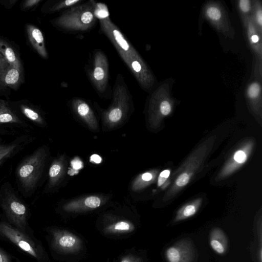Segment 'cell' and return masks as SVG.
<instances>
[{
	"label": "cell",
	"instance_id": "15",
	"mask_svg": "<svg viewBox=\"0 0 262 262\" xmlns=\"http://www.w3.org/2000/svg\"><path fill=\"white\" fill-rule=\"evenodd\" d=\"M102 204L101 199L96 196H89L64 204L62 210L66 213L77 214L83 213L99 208Z\"/></svg>",
	"mask_w": 262,
	"mask_h": 262
},
{
	"label": "cell",
	"instance_id": "31",
	"mask_svg": "<svg viewBox=\"0 0 262 262\" xmlns=\"http://www.w3.org/2000/svg\"><path fill=\"white\" fill-rule=\"evenodd\" d=\"M41 2V0H27L23 1L21 8L23 10H28L33 8L35 6L38 5L39 3Z\"/></svg>",
	"mask_w": 262,
	"mask_h": 262
},
{
	"label": "cell",
	"instance_id": "11",
	"mask_svg": "<svg viewBox=\"0 0 262 262\" xmlns=\"http://www.w3.org/2000/svg\"><path fill=\"white\" fill-rule=\"evenodd\" d=\"M173 104L169 85L167 83H163L150 95L147 109L149 119L156 120L169 115L172 111Z\"/></svg>",
	"mask_w": 262,
	"mask_h": 262
},
{
	"label": "cell",
	"instance_id": "1",
	"mask_svg": "<svg viewBox=\"0 0 262 262\" xmlns=\"http://www.w3.org/2000/svg\"><path fill=\"white\" fill-rule=\"evenodd\" d=\"M98 19L101 32L112 43L141 88L150 92L155 84V78L146 62L112 21L108 13L98 17Z\"/></svg>",
	"mask_w": 262,
	"mask_h": 262
},
{
	"label": "cell",
	"instance_id": "30",
	"mask_svg": "<svg viewBox=\"0 0 262 262\" xmlns=\"http://www.w3.org/2000/svg\"><path fill=\"white\" fill-rule=\"evenodd\" d=\"M190 176L187 173H183L180 175L176 181V185L178 187L186 186L189 182Z\"/></svg>",
	"mask_w": 262,
	"mask_h": 262
},
{
	"label": "cell",
	"instance_id": "22",
	"mask_svg": "<svg viewBox=\"0 0 262 262\" xmlns=\"http://www.w3.org/2000/svg\"><path fill=\"white\" fill-rule=\"evenodd\" d=\"M114 262H145V260L143 253L140 251L130 249L119 255Z\"/></svg>",
	"mask_w": 262,
	"mask_h": 262
},
{
	"label": "cell",
	"instance_id": "5",
	"mask_svg": "<svg viewBox=\"0 0 262 262\" xmlns=\"http://www.w3.org/2000/svg\"><path fill=\"white\" fill-rule=\"evenodd\" d=\"M23 81V68L18 54L0 38V84L16 90Z\"/></svg>",
	"mask_w": 262,
	"mask_h": 262
},
{
	"label": "cell",
	"instance_id": "21",
	"mask_svg": "<svg viewBox=\"0 0 262 262\" xmlns=\"http://www.w3.org/2000/svg\"><path fill=\"white\" fill-rule=\"evenodd\" d=\"M19 108L21 113L30 120L37 124H44V120L41 114L33 106L21 103L19 104Z\"/></svg>",
	"mask_w": 262,
	"mask_h": 262
},
{
	"label": "cell",
	"instance_id": "18",
	"mask_svg": "<svg viewBox=\"0 0 262 262\" xmlns=\"http://www.w3.org/2000/svg\"><path fill=\"white\" fill-rule=\"evenodd\" d=\"M83 0H54L47 2L43 6V12L54 13L67 9L84 2Z\"/></svg>",
	"mask_w": 262,
	"mask_h": 262
},
{
	"label": "cell",
	"instance_id": "28",
	"mask_svg": "<svg viewBox=\"0 0 262 262\" xmlns=\"http://www.w3.org/2000/svg\"><path fill=\"white\" fill-rule=\"evenodd\" d=\"M166 255L169 262H179L180 254L175 247H171L167 249Z\"/></svg>",
	"mask_w": 262,
	"mask_h": 262
},
{
	"label": "cell",
	"instance_id": "9",
	"mask_svg": "<svg viewBox=\"0 0 262 262\" xmlns=\"http://www.w3.org/2000/svg\"><path fill=\"white\" fill-rule=\"evenodd\" d=\"M96 228L103 236L116 239L129 237L137 227L135 222L126 217L106 215L96 224Z\"/></svg>",
	"mask_w": 262,
	"mask_h": 262
},
{
	"label": "cell",
	"instance_id": "34",
	"mask_svg": "<svg viewBox=\"0 0 262 262\" xmlns=\"http://www.w3.org/2000/svg\"><path fill=\"white\" fill-rule=\"evenodd\" d=\"M71 165L73 168L75 170H78L83 166L82 162L78 158L74 159L71 162Z\"/></svg>",
	"mask_w": 262,
	"mask_h": 262
},
{
	"label": "cell",
	"instance_id": "27",
	"mask_svg": "<svg viewBox=\"0 0 262 262\" xmlns=\"http://www.w3.org/2000/svg\"><path fill=\"white\" fill-rule=\"evenodd\" d=\"M16 146V144L0 145V161L4 158L9 157L15 150Z\"/></svg>",
	"mask_w": 262,
	"mask_h": 262
},
{
	"label": "cell",
	"instance_id": "23",
	"mask_svg": "<svg viewBox=\"0 0 262 262\" xmlns=\"http://www.w3.org/2000/svg\"><path fill=\"white\" fill-rule=\"evenodd\" d=\"M251 17L257 30L262 33V6L260 1H253Z\"/></svg>",
	"mask_w": 262,
	"mask_h": 262
},
{
	"label": "cell",
	"instance_id": "2",
	"mask_svg": "<svg viewBox=\"0 0 262 262\" xmlns=\"http://www.w3.org/2000/svg\"><path fill=\"white\" fill-rule=\"evenodd\" d=\"M99 3L94 0L84 1L62 12L51 23L63 32L76 34L91 31L96 26Z\"/></svg>",
	"mask_w": 262,
	"mask_h": 262
},
{
	"label": "cell",
	"instance_id": "7",
	"mask_svg": "<svg viewBox=\"0 0 262 262\" xmlns=\"http://www.w3.org/2000/svg\"><path fill=\"white\" fill-rule=\"evenodd\" d=\"M47 153L40 147L26 158L17 169V176L21 186L27 191L35 188L44 167Z\"/></svg>",
	"mask_w": 262,
	"mask_h": 262
},
{
	"label": "cell",
	"instance_id": "16",
	"mask_svg": "<svg viewBox=\"0 0 262 262\" xmlns=\"http://www.w3.org/2000/svg\"><path fill=\"white\" fill-rule=\"evenodd\" d=\"M26 28L29 40L33 49L42 58L47 59L48 54L41 30L31 24L26 25Z\"/></svg>",
	"mask_w": 262,
	"mask_h": 262
},
{
	"label": "cell",
	"instance_id": "25",
	"mask_svg": "<svg viewBox=\"0 0 262 262\" xmlns=\"http://www.w3.org/2000/svg\"><path fill=\"white\" fill-rule=\"evenodd\" d=\"M236 5L241 19L251 16L253 1L239 0L236 1Z\"/></svg>",
	"mask_w": 262,
	"mask_h": 262
},
{
	"label": "cell",
	"instance_id": "32",
	"mask_svg": "<svg viewBox=\"0 0 262 262\" xmlns=\"http://www.w3.org/2000/svg\"><path fill=\"white\" fill-rule=\"evenodd\" d=\"M170 174V170L168 169L162 171L158 178V186H161L167 180Z\"/></svg>",
	"mask_w": 262,
	"mask_h": 262
},
{
	"label": "cell",
	"instance_id": "8",
	"mask_svg": "<svg viewBox=\"0 0 262 262\" xmlns=\"http://www.w3.org/2000/svg\"><path fill=\"white\" fill-rule=\"evenodd\" d=\"M0 233L39 262H48L47 253L43 247L23 232L5 222H0Z\"/></svg>",
	"mask_w": 262,
	"mask_h": 262
},
{
	"label": "cell",
	"instance_id": "13",
	"mask_svg": "<svg viewBox=\"0 0 262 262\" xmlns=\"http://www.w3.org/2000/svg\"><path fill=\"white\" fill-rule=\"evenodd\" d=\"M246 36L255 59L254 75L261 80L262 74V33L257 29L251 16L242 18Z\"/></svg>",
	"mask_w": 262,
	"mask_h": 262
},
{
	"label": "cell",
	"instance_id": "10",
	"mask_svg": "<svg viewBox=\"0 0 262 262\" xmlns=\"http://www.w3.org/2000/svg\"><path fill=\"white\" fill-rule=\"evenodd\" d=\"M205 19L219 33L231 38L234 36V30L227 12L218 1L207 2L202 9Z\"/></svg>",
	"mask_w": 262,
	"mask_h": 262
},
{
	"label": "cell",
	"instance_id": "4",
	"mask_svg": "<svg viewBox=\"0 0 262 262\" xmlns=\"http://www.w3.org/2000/svg\"><path fill=\"white\" fill-rule=\"evenodd\" d=\"M111 98L108 108L101 111L104 124L114 127L128 117L134 106L132 95L121 74L116 76Z\"/></svg>",
	"mask_w": 262,
	"mask_h": 262
},
{
	"label": "cell",
	"instance_id": "36",
	"mask_svg": "<svg viewBox=\"0 0 262 262\" xmlns=\"http://www.w3.org/2000/svg\"><path fill=\"white\" fill-rule=\"evenodd\" d=\"M90 161L92 162L99 164L101 162L102 159L101 157H100L99 155L97 154H94L91 156Z\"/></svg>",
	"mask_w": 262,
	"mask_h": 262
},
{
	"label": "cell",
	"instance_id": "29",
	"mask_svg": "<svg viewBox=\"0 0 262 262\" xmlns=\"http://www.w3.org/2000/svg\"><path fill=\"white\" fill-rule=\"evenodd\" d=\"M210 245L214 251L219 254H223L225 252V247L223 244L219 241L212 238L210 241Z\"/></svg>",
	"mask_w": 262,
	"mask_h": 262
},
{
	"label": "cell",
	"instance_id": "20",
	"mask_svg": "<svg viewBox=\"0 0 262 262\" xmlns=\"http://www.w3.org/2000/svg\"><path fill=\"white\" fill-rule=\"evenodd\" d=\"M21 120L4 100L0 99V124L20 123Z\"/></svg>",
	"mask_w": 262,
	"mask_h": 262
},
{
	"label": "cell",
	"instance_id": "24",
	"mask_svg": "<svg viewBox=\"0 0 262 262\" xmlns=\"http://www.w3.org/2000/svg\"><path fill=\"white\" fill-rule=\"evenodd\" d=\"M62 165L59 160H56L52 163L49 171V182L51 185L56 183L61 176L62 171Z\"/></svg>",
	"mask_w": 262,
	"mask_h": 262
},
{
	"label": "cell",
	"instance_id": "35",
	"mask_svg": "<svg viewBox=\"0 0 262 262\" xmlns=\"http://www.w3.org/2000/svg\"><path fill=\"white\" fill-rule=\"evenodd\" d=\"M17 2V1L12 0V1H0L1 4H4L5 7L7 8H12L13 5Z\"/></svg>",
	"mask_w": 262,
	"mask_h": 262
},
{
	"label": "cell",
	"instance_id": "19",
	"mask_svg": "<svg viewBox=\"0 0 262 262\" xmlns=\"http://www.w3.org/2000/svg\"><path fill=\"white\" fill-rule=\"evenodd\" d=\"M250 149L251 148L249 145L242 149L237 150L234 153L232 159L224 169L223 174L224 175L229 174L244 164L248 158Z\"/></svg>",
	"mask_w": 262,
	"mask_h": 262
},
{
	"label": "cell",
	"instance_id": "14",
	"mask_svg": "<svg viewBox=\"0 0 262 262\" xmlns=\"http://www.w3.org/2000/svg\"><path fill=\"white\" fill-rule=\"evenodd\" d=\"M70 106L73 113L81 120L93 129L97 128V122L92 108L84 99L73 97L69 100Z\"/></svg>",
	"mask_w": 262,
	"mask_h": 262
},
{
	"label": "cell",
	"instance_id": "17",
	"mask_svg": "<svg viewBox=\"0 0 262 262\" xmlns=\"http://www.w3.org/2000/svg\"><path fill=\"white\" fill-rule=\"evenodd\" d=\"M246 96L251 106L255 111L260 110L261 106V86L258 81L251 82L246 89Z\"/></svg>",
	"mask_w": 262,
	"mask_h": 262
},
{
	"label": "cell",
	"instance_id": "12",
	"mask_svg": "<svg viewBox=\"0 0 262 262\" xmlns=\"http://www.w3.org/2000/svg\"><path fill=\"white\" fill-rule=\"evenodd\" d=\"M2 196L1 205L7 217L18 228L24 230L28 214L26 206L11 190L6 191Z\"/></svg>",
	"mask_w": 262,
	"mask_h": 262
},
{
	"label": "cell",
	"instance_id": "37",
	"mask_svg": "<svg viewBox=\"0 0 262 262\" xmlns=\"http://www.w3.org/2000/svg\"><path fill=\"white\" fill-rule=\"evenodd\" d=\"M0 262H10L7 255L0 250Z\"/></svg>",
	"mask_w": 262,
	"mask_h": 262
},
{
	"label": "cell",
	"instance_id": "6",
	"mask_svg": "<svg viewBox=\"0 0 262 262\" xmlns=\"http://www.w3.org/2000/svg\"><path fill=\"white\" fill-rule=\"evenodd\" d=\"M84 71L98 95L104 99L111 98L112 90L110 84L109 63L101 50L93 52L85 66Z\"/></svg>",
	"mask_w": 262,
	"mask_h": 262
},
{
	"label": "cell",
	"instance_id": "38",
	"mask_svg": "<svg viewBox=\"0 0 262 262\" xmlns=\"http://www.w3.org/2000/svg\"><path fill=\"white\" fill-rule=\"evenodd\" d=\"M1 163H2V161H0V164H1Z\"/></svg>",
	"mask_w": 262,
	"mask_h": 262
},
{
	"label": "cell",
	"instance_id": "33",
	"mask_svg": "<svg viewBox=\"0 0 262 262\" xmlns=\"http://www.w3.org/2000/svg\"><path fill=\"white\" fill-rule=\"evenodd\" d=\"M153 178V175L149 172H145L142 174L137 180L135 181H141L146 183L150 181Z\"/></svg>",
	"mask_w": 262,
	"mask_h": 262
},
{
	"label": "cell",
	"instance_id": "26",
	"mask_svg": "<svg viewBox=\"0 0 262 262\" xmlns=\"http://www.w3.org/2000/svg\"><path fill=\"white\" fill-rule=\"evenodd\" d=\"M198 206L196 203L190 204L185 206L178 213L177 219L183 220L193 215L197 211Z\"/></svg>",
	"mask_w": 262,
	"mask_h": 262
},
{
	"label": "cell",
	"instance_id": "3",
	"mask_svg": "<svg viewBox=\"0 0 262 262\" xmlns=\"http://www.w3.org/2000/svg\"><path fill=\"white\" fill-rule=\"evenodd\" d=\"M51 236L50 247L66 262L82 258L87 251L85 241L75 231L62 227H52L49 230Z\"/></svg>",
	"mask_w": 262,
	"mask_h": 262
}]
</instances>
